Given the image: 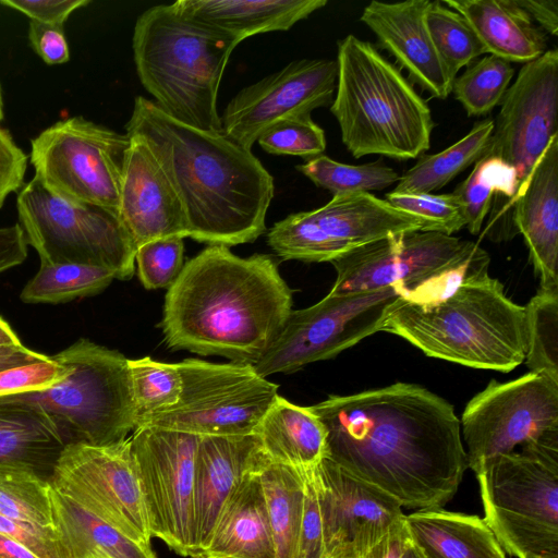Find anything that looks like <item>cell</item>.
<instances>
[{
  "mask_svg": "<svg viewBox=\"0 0 558 558\" xmlns=\"http://www.w3.org/2000/svg\"><path fill=\"white\" fill-rule=\"evenodd\" d=\"M326 430V457L402 508H441L468 469L460 420L428 389L396 383L310 405Z\"/></svg>",
  "mask_w": 558,
  "mask_h": 558,
  "instance_id": "cell-1",
  "label": "cell"
},
{
  "mask_svg": "<svg viewBox=\"0 0 558 558\" xmlns=\"http://www.w3.org/2000/svg\"><path fill=\"white\" fill-rule=\"evenodd\" d=\"M165 170L185 216L187 238L208 245L252 243L266 231L274 178L259 159L222 132L206 131L134 99L125 124Z\"/></svg>",
  "mask_w": 558,
  "mask_h": 558,
  "instance_id": "cell-2",
  "label": "cell"
},
{
  "mask_svg": "<svg viewBox=\"0 0 558 558\" xmlns=\"http://www.w3.org/2000/svg\"><path fill=\"white\" fill-rule=\"evenodd\" d=\"M291 312L292 291L274 258L208 245L168 288L160 325L172 350L254 365Z\"/></svg>",
  "mask_w": 558,
  "mask_h": 558,
  "instance_id": "cell-3",
  "label": "cell"
},
{
  "mask_svg": "<svg viewBox=\"0 0 558 558\" xmlns=\"http://www.w3.org/2000/svg\"><path fill=\"white\" fill-rule=\"evenodd\" d=\"M381 331L405 339L427 356L501 373L519 366L527 352L525 306L512 302L488 271L470 277L433 307L399 298Z\"/></svg>",
  "mask_w": 558,
  "mask_h": 558,
  "instance_id": "cell-4",
  "label": "cell"
},
{
  "mask_svg": "<svg viewBox=\"0 0 558 558\" xmlns=\"http://www.w3.org/2000/svg\"><path fill=\"white\" fill-rule=\"evenodd\" d=\"M238 45L174 3L145 10L132 37L136 73L153 101L180 122L215 132H221L219 86Z\"/></svg>",
  "mask_w": 558,
  "mask_h": 558,
  "instance_id": "cell-5",
  "label": "cell"
},
{
  "mask_svg": "<svg viewBox=\"0 0 558 558\" xmlns=\"http://www.w3.org/2000/svg\"><path fill=\"white\" fill-rule=\"evenodd\" d=\"M338 76L330 111L355 158L414 159L430 146L432 111L402 72L369 43L338 41Z\"/></svg>",
  "mask_w": 558,
  "mask_h": 558,
  "instance_id": "cell-6",
  "label": "cell"
},
{
  "mask_svg": "<svg viewBox=\"0 0 558 558\" xmlns=\"http://www.w3.org/2000/svg\"><path fill=\"white\" fill-rule=\"evenodd\" d=\"M65 369L53 386L9 396L45 411L66 445L121 442L136 427L129 359L80 339L51 356Z\"/></svg>",
  "mask_w": 558,
  "mask_h": 558,
  "instance_id": "cell-7",
  "label": "cell"
},
{
  "mask_svg": "<svg viewBox=\"0 0 558 558\" xmlns=\"http://www.w3.org/2000/svg\"><path fill=\"white\" fill-rule=\"evenodd\" d=\"M484 521L517 558L558 553V448L497 456L475 474Z\"/></svg>",
  "mask_w": 558,
  "mask_h": 558,
  "instance_id": "cell-8",
  "label": "cell"
},
{
  "mask_svg": "<svg viewBox=\"0 0 558 558\" xmlns=\"http://www.w3.org/2000/svg\"><path fill=\"white\" fill-rule=\"evenodd\" d=\"M16 207L19 225L40 265L96 266L119 280L134 275L136 246L117 211L60 198L35 178L20 191Z\"/></svg>",
  "mask_w": 558,
  "mask_h": 558,
  "instance_id": "cell-9",
  "label": "cell"
},
{
  "mask_svg": "<svg viewBox=\"0 0 558 558\" xmlns=\"http://www.w3.org/2000/svg\"><path fill=\"white\" fill-rule=\"evenodd\" d=\"M182 387L175 404L136 422L197 436L254 435L278 396V385L252 364L185 359L177 363Z\"/></svg>",
  "mask_w": 558,
  "mask_h": 558,
  "instance_id": "cell-10",
  "label": "cell"
},
{
  "mask_svg": "<svg viewBox=\"0 0 558 558\" xmlns=\"http://www.w3.org/2000/svg\"><path fill=\"white\" fill-rule=\"evenodd\" d=\"M129 135L76 116L56 122L31 142L35 179L70 202L119 209Z\"/></svg>",
  "mask_w": 558,
  "mask_h": 558,
  "instance_id": "cell-11",
  "label": "cell"
},
{
  "mask_svg": "<svg viewBox=\"0 0 558 558\" xmlns=\"http://www.w3.org/2000/svg\"><path fill=\"white\" fill-rule=\"evenodd\" d=\"M460 426L474 474L518 447H558V381L534 372L506 383L493 379L468 402Z\"/></svg>",
  "mask_w": 558,
  "mask_h": 558,
  "instance_id": "cell-12",
  "label": "cell"
},
{
  "mask_svg": "<svg viewBox=\"0 0 558 558\" xmlns=\"http://www.w3.org/2000/svg\"><path fill=\"white\" fill-rule=\"evenodd\" d=\"M484 248L470 240L436 231H407L355 247L331 262L337 278L330 295L395 288L414 302L436 278L459 267Z\"/></svg>",
  "mask_w": 558,
  "mask_h": 558,
  "instance_id": "cell-13",
  "label": "cell"
},
{
  "mask_svg": "<svg viewBox=\"0 0 558 558\" xmlns=\"http://www.w3.org/2000/svg\"><path fill=\"white\" fill-rule=\"evenodd\" d=\"M399 298L390 287L345 295L327 294L310 307L292 310L279 335L253 366L266 378L332 359L381 331L389 307Z\"/></svg>",
  "mask_w": 558,
  "mask_h": 558,
  "instance_id": "cell-14",
  "label": "cell"
},
{
  "mask_svg": "<svg viewBox=\"0 0 558 558\" xmlns=\"http://www.w3.org/2000/svg\"><path fill=\"white\" fill-rule=\"evenodd\" d=\"M199 436L138 426L129 438L151 536L184 557L198 558L193 486Z\"/></svg>",
  "mask_w": 558,
  "mask_h": 558,
  "instance_id": "cell-15",
  "label": "cell"
},
{
  "mask_svg": "<svg viewBox=\"0 0 558 558\" xmlns=\"http://www.w3.org/2000/svg\"><path fill=\"white\" fill-rule=\"evenodd\" d=\"M58 493L150 547L151 533L129 438L108 446L66 445L49 481Z\"/></svg>",
  "mask_w": 558,
  "mask_h": 558,
  "instance_id": "cell-16",
  "label": "cell"
},
{
  "mask_svg": "<svg viewBox=\"0 0 558 558\" xmlns=\"http://www.w3.org/2000/svg\"><path fill=\"white\" fill-rule=\"evenodd\" d=\"M338 76L336 60L299 59L243 87L220 116L221 132L252 150L272 125L331 105Z\"/></svg>",
  "mask_w": 558,
  "mask_h": 558,
  "instance_id": "cell-17",
  "label": "cell"
},
{
  "mask_svg": "<svg viewBox=\"0 0 558 558\" xmlns=\"http://www.w3.org/2000/svg\"><path fill=\"white\" fill-rule=\"evenodd\" d=\"M557 109L558 51L553 48L524 63L508 87L485 153L517 170L518 195L544 150L558 135Z\"/></svg>",
  "mask_w": 558,
  "mask_h": 558,
  "instance_id": "cell-18",
  "label": "cell"
},
{
  "mask_svg": "<svg viewBox=\"0 0 558 558\" xmlns=\"http://www.w3.org/2000/svg\"><path fill=\"white\" fill-rule=\"evenodd\" d=\"M325 558H364L402 518L401 505L325 457L316 470Z\"/></svg>",
  "mask_w": 558,
  "mask_h": 558,
  "instance_id": "cell-19",
  "label": "cell"
},
{
  "mask_svg": "<svg viewBox=\"0 0 558 558\" xmlns=\"http://www.w3.org/2000/svg\"><path fill=\"white\" fill-rule=\"evenodd\" d=\"M303 246L319 262L391 234L424 229L416 217L371 193L332 196L322 207L291 215Z\"/></svg>",
  "mask_w": 558,
  "mask_h": 558,
  "instance_id": "cell-20",
  "label": "cell"
},
{
  "mask_svg": "<svg viewBox=\"0 0 558 558\" xmlns=\"http://www.w3.org/2000/svg\"><path fill=\"white\" fill-rule=\"evenodd\" d=\"M129 137L118 211L136 248L157 239L187 238L183 208L165 170L143 137Z\"/></svg>",
  "mask_w": 558,
  "mask_h": 558,
  "instance_id": "cell-21",
  "label": "cell"
},
{
  "mask_svg": "<svg viewBox=\"0 0 558 558\" xmlns=\"http://www.w3.org/2000/svg\"><path fill=\"white\" fill-rule=\"evenodd\" d=\"M429 0L401 2L372 1L360 21L377 37L378 45L390 52L410 78L433 97L446 99L453 78L438 56L429 35L425 14Z\"/></svg>",
  "mask_w": 558,
  "mask_h": 558,
  "instance_id": "cell-22",
  "label": "cell"
},
{
  "mask_svg": "<svg viewBox=\"0 0 558 558\" xmlns=\"http://www.w3.org/2000/svg\"><path fill=\"white\" fill-rule=\"evenodd\" d=\"M260 454L257 436H199L194 463L193 511L198 558L229 496Z\"/></svg>",
  "mask_w": 558,
  "mask_h": 558,
  "instance_id": "cell-23",
  "label": "cell"
},
{
  "mask_svg": "<svg viewBox=\"0 0 558 558\" xmlns=\"http://www.w3.org/2000/svg\"><path fill=\"white\" fill-rule=\"evenodd\" d=\"M512 222L523 235L539 289H558V135L512 203Z\"/></svg>",
  "mask_w": 558,
  "mask_h": 558,
  "instance_id": "cell-24",
  "label": "cell"
},
{
  "mask_svg": "<svg viewBox=\"0 0 558 558\" xmlns=\"http://www.w3.org/2000/svg\"><path fill=\"white\" fill-rule=\"evenodd\" d=\"M250 470L226 501L202 557L276 558L258 464Z\"/></svg>",
  "mask_w": 558,
  "mask_h": 558,
  "instance_id": "cell-25",
  "label": "cell"
},
{
  "mask_svg": "<svg viewBox=\"0 0 558 558\" xmlns=\"http://www.w3.org/2000/svg\"><path fill=\"white\" fill-rule=\"evenodd\" d=\"M65 446L45 411L0 397V468L31 472L49 482Z\"/></svg>",
  "mask_w": 558,
  "mask_h": 558,
  "instance_id": "cell-26",
  "label": "cell"
},
{
  "mask_svg": "<svg viewBox=\"0 0 558 558\" xmlns=\"http://www.w3.org/2000/svg\"><path fill=\"white\" fill-rule=\"evenodd\" d=\"M469 23L485 53L527 63L546 51L544 32L515 0H444Z\"/></svg>",
  "mask_w": 558,
  "mask_h": 558,
  "instance_id": "cell-27",
  "label": "cell"
},
{
  "mask_svg": "<svg viewBox=\"0 0 558 558\" xmlns=\"http://www.w3.org/2000/svg\"><path fill=\"white\" fill-rule=\"evenodd\" d=\"M189 16L217 28L239 44L254 35L288 31L324 8L327 0H178Z\"/></svg>",
  "mask_w": 558,
  "mask_h": 558,
  "instance_id": "cell-28",
  "label": "cell"
},
{
  "mask_svg": "<svg viewBox=\"0 0 558 558\" xmlns=\"http://www.w3.org/2000/svg\"><path fill=\"white\" fill-rule=\"evenodd\" d=\"M255 435L272 462L295 469L302 477L314 474L326 457V430L310 407L277 396Z\"/></svg>",
  "mask_w": 558,
  "mask_h": 558,
  "instance_id": "cell-29",
  "label": "cell"
},
{
  "mask_svg": "<svg viewBox=\"0 0 558 558\" xmlns=\"http://www.w3.org/2000/svg\"><path fill=\"white\" fill-rule=\"evenodd\" d=\"M410 541L423 558H506L484 519L442 508L404 514Z\"/></svg>",
  "mask_w": 558,
  "mask_h": 558,
  "instance_id": "cell-30",
  "label": "cell"
},
{
  "mask_svg": "<svg viewBox=\"0 0 558 558\" xmlns=\"http://www.w3.org/2000/svg\"><path fill=\"white\" fill-rule=\"evenodd\" d=\"M53 526L69 558H157L144 546L51 487Z\"/></svg>",
  "mask_w": 558,
  "mask_h": 558,
  "instance_id": "cell-31",
  "label": "cell"
},
{
  "mask_svg": "<svg viewBox=\"0 0 558 558\" xmlns=\"http://www.w3.org/2000/svg\"><path fill=\"white\" fill-rule=\"evenodd\" d=\"M258 472L276 558H295L304 508V478L295 469L270 461L263 451Z\"/></svg>",
  "mask_w": 558,
  "mask_h": 558,
  "instance_id": "cell-32",
  "label": "cell"
},
{
  "mask_svg": "<svg viewBox=\"0 0 558 558\" xmlns=\"http://www.w3.org/2000/svg\"><path fill=\"white\" fill-rule=\"evenodd\" d=\"M494 130V120L476 122L470 132L451 146L433 155H422L407 170L392 190L400 193L426 194L447 185L460 172L486 153Z\"/></svg>",
  "mask_w": 558,
  "mask_h": 558,
  "instance_id": "cell-33",
  "label": "cell"
},
{
  "mask_svg": "<svg viewBox=\"0 0 558 558\" xmlns=\"http://www.w3.org/2000/svg\"><path fill=\"white\" fill-rule=\"evenodd\" d=\"M519 187L518 172L513 167L497 156L484 155L452 193L462 205L465 227L472 234H477L492 208L494 197L509 198L512 209Z\"/></svg>",
  "mask_w": 558,
  "mask_h": 558,
  "instance_id": "cell-34",
  "label": "cell"
},
{
  "mask_svg": "<svg viewBox=\"0 0 558 558\" xmlns=\"http://www.w3.org/2000/svg\"><path fill=\"white\" fill-rule=\"evenodd\" d=\"M114 276L111 271L82 264L40 265L21 293L25 303H63L89 296L106 289Z\"/></svg>",
  "mask_w": 558,
  "mask_h": 558,
  "instance_id": "cell-35",
  "label": "cell"
},
{
  "mask_svg": "<svg viewBox=\"0 0 558 558\" xmlns=\"http://www.w3.org/2000/svg\"><path fill=\"white\" fill-rule=\"evenodd\" d=\"M296 170L332 196L384 190L398 183L401 177L380 161L348 165L326 155L305 160Z\"/></svg>",
  "mask_w": 558,
  "mask_h": 558,
  "instance_id": "cell-36",
  "label": "cell"
},
{
  "mask_svg": "<svg viewBox=\"0 0 558 558\" xmlns=\"http://www.w3.org/2000/svg\"><path fill=\"white\" fill-rule=\"evenodd\" d=\"M513 75L510 62L487 54L453 80L451 93L469 117L484 116L500 105Z\"/></svg>",
  "mask_w": 558,
  "mask_h": 558,
  "instance_id": "cell-37",
  "label": "cell"
},
{
  "mask_svg": "<svg viewBox=\"0 0 558 558\" xmlns=\"http://www.w3.org/2000/svg\"><path fill=\"white\" fill-rule=\"evenodd\" d=\"M425 20L438 56L453 80L459 70L485 53L464 17L442 1H430Z\"/></svg>",
  "mask_w": 558,
  "mask_h": 558,
  "instance_id": "cell-38",
  "label": "cell"
},
{
  "mask_svg": "<svg viewBox=\"0 0 558 558\" xmlns=\"http://www.w3.org/2000/svg\"><path fill=\"white\" fill-rule=\"evenodd\" d=\"M0 514L54 529L50 483L31 472L0 468Z\"/></svg>",
  "mask_w": 558,
  "mask_h": 558,
  "instance_id": "cell-39",
  "label": "cell"
},
{
  "mask_svg": "<svg viewBox=\"0 0 558 558\" xmlns=\"http://www.w3.org/2000/svg\"><path fill=\"white\" fill-rule=\"evenodd\" d=\"M525 310L526 366L530 372L545 374L558 381V289H539Z\"/></svg>",
  "mask_w": 558,
  "mask_h": 558,
  "instance_id": "cell-40",
  "label": "cell"
},
{
  "mask_svg": "<svg viewBox=\"0 0 558 558\" xmlns=\"http://www.w3.org/2000/svg\"><path fill=\"white\" fill-rule=\"evenodd\" d=\"M129 367L136 422L177 403L182 387L177 363H163L147 356L129 360Z\"/></svg>",
  "mask_w": 558,
  "mask_h": 558,
  "instance_id": "cell-41",
  "label": "cell"
},
{
  "mask_svg": "<svg viewBox=\"0 0 558 558\" xmlns=\"http://www.w3.org/2000/svg\"><path fill=\"white\" fill-rule=\"evenodd\" d=\"M385 199L395 208L420 219L424 223L423 231L452 235L465 227L462 205L452 192L411 194L391 191Z\"/></svg>",
  "mask_w": 558,
  "mask_h": 558,
  "instance_id": "cell-42",
  "label": "cell"
},
{
  "mask_svg": "<svg viewBox=\"0 0 558 558\" xmlns=\"http://www.w3.org/2000/svg\"><path fill=\"white\" fill-rule=\"evenodd\" d=\"M266 153L311 159L323 155L326 148L324 130L312 117L281 121L266 130L257 140Z\"/></svg>",
  "mask_w": 558,
  "mask_h": 558,
  "instance_id": "cell-43",
  "label": "cell"
},
{
  "mask_svg": "<svg viewBox=\"0 0 558 558\" xmlns=\"http://www.w3.org/2000/svg\"><path fill=\"white\" fill-rule=\"evenodd\" d=\"M183 239L179 236L149 241L136 248L138 278L148 289L169 288L183 268Z\"/></svg>",
  "mask_w": 558,
  "mask_h": 558,
  "instance_id": "cell-44",
  "label": "cell"
},
{
  "mask_svg": "<svg viewBox=\"0 0 558 558\" xmlns=\"http://www.w3.org/2000/svg\"><path fill=\"white\" fill-rule=\"evenodd\" d=\"M65 375V369L48 357L45 361L0 371V397L45 390Z\"/></svg>",
  "mask_w": 558,
  "mask_h": 558,
  "instance_id": "cell-45",
  "label": "cell"
},
{
  "mask_svg": "<svg viewBox=\"0 0 558 558\" xmlns=\"http://www.w3.org/2000/svg\"><path fill=\"white\" fill-rule=\"evenodd\" d=\"M304 478V508L295 558H325L324 525L316 472Z\"/></svg>",
  "mask_w": 558,
  "mask_h": 558,
  "instance_id": "cell-46",
  "label": "cell"
},
{
  "mask_svg": "<svg viewBox=\"0 0 558 558\" xmlns=\"http://www.w3.org/2000/svg\"><path fill=\"white\" fill-rule=\"evenodd\" d=\"M0 534L20 543L37 558H69L54 529L0 514Z\"/></svg>",
  "mask_w": 558,
  "mask_h": 558,
  "instance_id": "cell-47",
  "label": "cell"
},
{
  "mask_svg": "<svg viewBox=\"0 0 558 558\" xmlns=\"http://www.w3.org/2000/svg\"><path fill=\"white\" fill-rule=\"evenodd\" d=\"M27 169V156L8 131L0 126V209L9 194L20 190Z\"/></svg>",
  "mask_w": 558,
  "mask_h": 558,
  "instance_id": "cell-48",
  "label": "cell"
},
{
  "mask_svg": "<svg viewBox=\"0 0 558 558\" xmlns=\"http://www.w3.org/2000/svg\"><path fill=\"white\" fill-rule=\"evenodd\" d=\"M89 2V0H0L1 5L24 13L31 21L61 27L72 12Z\"/></svg>",
  "mask_w": 558,
  "mask_h": 558,
  "instance_id": "cell-49",
  "label": "cell"
},
{
  "mask_svg": "<svg viewBox=\"0 0 558 558\" xmlns=\"http://www.w3.org/2000/svg\"><path fill=\"white\" fill-rule=\"evenodd\" d=\"M28 40L47 64L65 63L70 58L63 27L29 21Z\"/></svg>",
  "mask_w": 558,
  "mask_h": 558,
  "instance_id": "cell-50",
  "label": "cell"
},
{
  "mask_svg": "<svg viewBox=\"0 0 558 558\" xmlns=\"http://www.w3.org/2000/svg\"><path fill=\"white\" fill-rule=\"evenodd\" d=\"M27 242L19 223L0 227V275L27 257Z\"/></svg>",
  "mask_w": 558,
  "mask_h": 558,
  "instance_id": "cell-51",
  "label": "cell"
},
{
  "mask_svg": "<svg viewBox=\"0 0 558 558\" xmlns=\"http://www.w3.org/2000/svg\"><path fill=\"white\" fill-rule=\"evenodd\" d=\"M526 11L530 17L539 24L543 32L557 36L558 34V1L557 0H515Z\"/></svg>",
  "mask_w": 558,
  "mask_h": 558,
  "instance_id": "cell-52",
  "label": "cell"
},
{
  "mask_svg": "<svg viewBox=\"0 0 558 558\" xmlns=\"http://www.w3.org/2000/svg\"><path fill=\"white\" fill-rule=\"evenodd\" d=\"M408 538L403 517L364 558H402Z\"/></svg>",
  "mask_w": 558,
  "mask_h": 558,
  "instance_id": "cell-53",
  "label": "cell"
},
{
  "mask_svg": "<svg viewBox=\"0 0 558 558\" xmlns=\"http://www.w3.org/2000/svg\"><path fill=\"white\" fill-rule=\"evenodd\" d=\"M49 356L32 351L25 345H2L0 347V371L26 365L31 363L41 362Z\"/></svg>",
  "mask_w": 558,
  "mask_h": 558,
  "instance_id": "cell-54",
  "label": "cell"
},
{
  "mask_svg": "<svg viewBox=\"0 0 558 558\" xmlns=\"http://www.w3.org/2000/svg\"><path fill=\"white\" fill-rule=\"evenodd\" d=\"M0 558H37L20 543L0 534Z\"/></svg>",
  "mask_w": 558,
  "mask_h": 558,
  "instance_id": "cell-55",
  "label": "cell"
},
{
  "mask_svg": "<svg viewBox=\"0 0 558 558\" xmlns=\"http://www.w3.org/2000/svg\"><path fill=\"white\" fill-rule=\"evenodd\" d=\"M19 337L10 325L0 317V347L21 344Z\"/></svg>",
  "mask_w": 558,
  "mask_h": 558,
  "instance_id": "cell-56",
  "label": "cell"
},
{
  "mask_svg": "<svg viewBox=\"0 0 558 558\" xmlns=\"http://www.w3.org/2000/svg\"><path fill=\"white\" fill-rule=\"evenodd\" d=\"M402 558H423L418 550L416 549V547L412 544L410 538H408V542L405 544Z\"/></svg>",
  "mask_w": 558,
  "mask_h": 558,
  "instance_id": "cell-57",
  "label": "cell"
},
{
  "mask_svg": "<svg viewBox=\"0 0 558 558\" xmlns=\"http://www.w3.org/2000/svg\"><path fill=\"white\" fill-rule=\"evenodd\" d=\"M4 112H3V99H2V93L0 87V122L3 120Z\"/></svg>",
  "mask_w": 558,
  "mask_h": 558,
  "instance_id": "cell-58",
  "label": "cell"
},
{
  "mask_svg": "<svg viewBox=\"0 0 558 558\" xmlns=\"http://www.w3.org/2000/svg\"><path fill=\"white\" fill-rule=\"evenodd\" d=\"M533 558H558V553L545 554Z\"/></svg>",
  "mask_w": 558,
  "mask_h": 558,
  "instance_id": "cell-59",
  "label": "cell"
},
{
  "mask_svg": "<svg viewBox=\"0 0 558 558\" xmlns=\"http://www.w3.org/2000/svg\"><path fill=\"white\" fill-rule=\"evenodd\" d=\"M202 558H214V557H202Z\"/></svg>",
  "mask_w": 558,
  "mask_h": 558,
  "instance_id": "cell-60",
  "label": "cell"
}]
</instances>
